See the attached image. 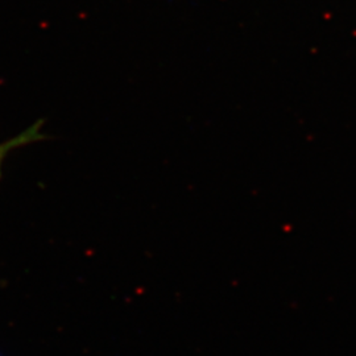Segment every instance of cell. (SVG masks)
Masks as SVG:
<instances>
[{
    "label": "cell",
    "mask_w": 356,
    "mask_h": 356,
    "mask_svg": "<svg viewBox=\"0 0 356 356\" xmlns=\"http://www.w3.org/2000/svg\"><path fill=\"white\" fill-rule=\"evenodd\" d=\"M40 126H41V122H38L35 126L28 128L22 135L0 144V175H1V165H3L8 153L13 151V149H16V148H20V147L26 145V144L42 139V135L40 132Z\"/></svg>",
    "instance_id": "6da1fadb"
}]
</instances>
